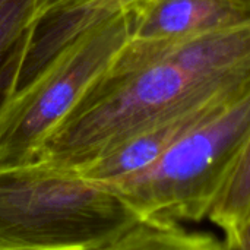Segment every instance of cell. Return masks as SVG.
Instances as JSON below:
<instances>
[{
	"label": "cell",
	"instance_id": "cell-2",
	"mask_svg": "<svg viewBox=\"0 0 250 250\" xmlns=\"http://www.w3.org/2000/svg\"><path fill=\"white\" fill-rule=\"evenodd\" d=\"M85 25L13 94L0 113V166L40 157L51 133L113 69L132 34L133 12L79 10Z\"/></svg>",
	"mask_w": 250,
	"mask_h": 250
},
{
	"label": "cell",
	"instance_id": "cell-5",
	"mask_svg": "<svg viewBox=\"0 0 250 250\" xmlns=\"http://www.w3.org/2000/svg\"><path fill=\"white\" fill-rule=\"evenodd\" d=\"M249 89L215 98L154 122L117 141L88 161L72 167L88 179L108 186H116L151 167L182 136L226 110Z\"/></svg>",
	"mask_w": 250,
	"mask_h": 250
},
{
	"label": "cell",
	"instance_id": "cell-1",
	"mask_svg": "<svg viewBox=\"0 0 250 250\" xmlns=\"http://www.w3.org/2000/svg\"><path fill=\"white\" fill-rule=\"evenodd\" d=\"M148 218L72 166H0V250H136Z\"/></svg>",
	"mask_w": 250,
	"mask_h": 250
},
{
	"label": "cell",
	"instance_id": "cell-10",
	"mask_svg": "<svg viewBox=\"0 0 250 250\" xmlns=\"http://www.w3.org/2000/svg\"><path fill=\"white\" fill-rule=\"evenodd\" d=\"M234 250H250V227L243 233V236L239 239Z\"/></svg>",
	"mask_w": 250,
	"mask_h": 250
},
{
	"label": "cell",
	"instance_id": "cell-6",
	"mask_svg": "<svg viewBox=\"0 0 250 250\" xmlns=\"http://www.w3.org/2000/svg\"><path fill=\"white\" fill-rule=\"evenodd\" d=\"M38 23L37 0H0V113L22 83Z\"/></svg>",
	"mask_w": 250,
	"mask_h": 250
},
{
	"label": "cell",
	"instance_id": "cell-4",
	"mask_svg": "<svg viewBox=\"0 0 250 250\" xmlns=\"http://www.w3.org/2000/svg\"><path fill=\"white\" fill-rule=\"evenodd\" d=\"M116 66H136L186 40L250 23V0H145Z\"/></svg>",
	"mask_w": 250,
	"mask_h": 250
},
{
	"label": "cell",
	"instance_id": "cell-8",
	"mask_svg": "<svg viewBox=\"0 0 250 250\" xmlns=\"http://www.w3.org/2000/svg\"><path fill=\"white\" fill-rule=\"evenodd\" d=\"M101 0H37V15L40 21L78 9L89 7Z\"/></svg>",
	"mask_w": 250,
	"mask_h": 250
},
{
	"label": "cell",
	"instance_id": "cell-9",
	"mask_svg": "<svg viewBox=\"0 0 250 250\" xmlns=\"http://www.w3.org/2000/svg\"><path fill=\"white\" fill-rule=\"evenodd\" d=\"M145 0H101L89 7L78 9V10H91V12H113L120 9H132L144 3Z\"/></svg>",
	"mask_w": 250,
	"mask_h": 250
},
{
	"label": "cell",
	"instance_id": "cell-3",
	"mask_svg": "<svg viewBox=\"0 0 250 250\" xmlns=\"http://www.w3.org/2000/svg\"><path fill=\"white\" fill-rule=\"evenodd\" d=\"M250 136V89L199 125L151 167L111 186L141 214L176 223L208 217Z\"/></svg>",
	"mask_w": 250,
	"mask_h": 250
},
{
	"label": "cell",
	"instance_id": "cell-7",
	"mask_svg": "<svg viewBox=\"0 0 250 250\" xmlns=\"http://www.w3.org/2000/svg\"><path fill=\"white\" fill-rule=\"evenodd\" d=\"M207 218L221 230L226 249L234 250L250 227V136Z\"/></svg>",
	"mask_w": 250,
	"mask_h": 250
}]
</instances>
